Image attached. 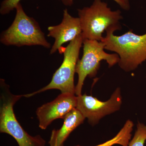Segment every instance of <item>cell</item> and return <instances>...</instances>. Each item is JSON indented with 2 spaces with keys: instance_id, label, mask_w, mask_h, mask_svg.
<instances>
[{
  "instance_id": "cell-11",
  "label": "cell",
  "mask_w": 146,
  "mask_h": 146,
  "mask_svg": "<svg viewBox=\"0 0 146 146\" xmlns=\"http://www.w3.org/2000/svg\"><path fill=\"white\" fill-rule=\"evenodd\" d=\"M133 126L134 124L132 121L127 120L121 129L115 137L103 143L94 146H113L116 145L128 146L131 139V132L133 131Z\"/></svg>"
},
{
  "instance_id": "cell-2",
  "label": "cell",
  "mask_w": 146,
  "mask_h": 146,
  "mask_svg": "<svg viewBox=\"0 0 146 146\" xmlns=\"http://www.w3.org/2000/svg\"><path fill=\"white\" fill-rule=\"evenodd\" d=\"M23 95H14L4 80L0 81V132L7 133L16 140L19 146H45V140L37 135L31 136L18 122L13 106Z\"/></svg>"
},
{
  "instance_id": "cell-9",
  "label": "cell",
  "mask_w": 146,
  "mask_h": 146,
  "mask_svg": "<svg viewBox=\"0 0 146 146\" xmlns=\"http://www.w3.org/2000/svg\"><path fill=\"white\" fill-rule=\"evenodd\" d=\"M48 31V36L55 39L50 54L54 53L57 50L60 51L63 44L74 40L82 32L79 18L72 17L69 14L67 9L63 11V19L61 23L49 27Z\"/></svg>"
},
{
  "instance_id": "cell-10",
  "label": "cell",
  "mask_w": 146,
  "mask_h": 146,
  "mask_svg": "<svg viewBox=\"0 0 146 146\" xmlns=\"http://www.w3.org/2000/svg\"><path fill=\"white\" fill-rule=\"evenodd\" d=\"M85 118L75 108L68 113L63 119L64 122L59 129H54L52 132L48 143L50 146H64V143L70 133L84 121Z\"/></svg>"
},
{
  "instance_id": "cell-8",
  "label": "cell",
  "mask_w": 146,
  "mask_h": 146,
  "mask_svg": "<svg viewBox=\"0 0 146 146\" xmlns=\"http://www.w3.org/2000/svg\"><path fill=\"white\" fill-rule=\"evenodd\" d=\"M77 102L75 94L61 93L52 101L38 108L36 114L39 127L44 130L54 120L64 119L68 113L76 108Z\"/></svg>"
},
{
  "instance_id": "cell-7",
  "label": "cell",
  "mask_w": 146,
  "mask_h": 146,
  "mask_svg": "<svg viewBox=\"0 0 146 146\" xmlns=\"http://www.w3.org/2000/svg\"><path fill=\"white\" fill-rule=\"evenodd\" d=\"M76 108L84 117L87 118L89 124L94 126L98 123L102 118L118 111L122 102L119 88H117L110 99L102 102L96 98L86 94L77 96Z\"/></svg>"
},
{
  "instance_id": "cell-4",
  "label": "cell",
  "mask_w": 146,
  "mask_h": 146,
  "mask_svg": "<svg viewBox=\"0 0 146 146\" xmlns=\"http://www.w3.org/2000/svg\"><path fill=\"white\" fill-rule=\"evenodd\" d=\"M14 21L7 30L2 33L1 42L6 46H35L49 48L50 44L45 37L38 23L26 14L21 3L16 6Z\"/></svg>"
},
{
  "instance_id": "cell-1",
  "label": "cell",
  "mask_w": 146,
  "mask_h": 146,
  "mask_svg": "<svg viewBox=\"0 0 146 146\" xmlns=\"http://www.w3.org/2000/svg\"><path fill=\"white\" fill-rule=\"evenodd\" d=\"M121 26L112 27L106 31L101 42L105 49L116 52L119 57V66L125 72L134 70L146 60V33L138 35L132 30L121 36L114 35Z\"/></svg>"
},
{
  "instance_id": "cell-14",
  "label": "cell",
  "mask_w": 146,
  "mask_h": 146,
  "mask_svg": "<svg viewBox=\"0 0 146 146\" xmlns=\"http://www.w3.org/2000/svg\"><path fill=\"white\" fill-rule=\"evenodd\" d=\"M117 3L120 7L125 10H129L130 5L129 0H113Z\"/></svg>"
},
{
  "instance_id": "cell-6",
  "label": "cell",
  "mask_w": 146,
  "mask_h": 146,
  "mask_svg": "<svg viewBox=\"0 0 146 146\" xmlns=\"http://www.w3.org/2000/svg\"><path fill=\"white\" fill-rule=\"evenodd\" d=\"M83 53L81 59H79L76 67V73L78 76L76 86L77 96L82 95L84 82L86 77L96 76L99 69L100 63L106 60L109 68L119 63V57L117 54H109L104 51L105 45L101 41L84 39Z\"/></svg>"
},
{
  "instance_id": "cell-3",
  "label": "cell",
  "mask_w": 146,
  "mask_h": 146,
  "mask_svg": "<svg viewBox=\"0 0 146 146\" xmlns=\"http://www.w3.org/2000/svg\"><path fill=\"white\" fill-rule=\"evenodd\" d=\"M82 35L84 39L101 41L105 31L112 27L121 26L123 19L119 10L112 11L107 3L94 0L89 7L78 9Z\"/></svg>"
},
{
  "instance_id": "cell-13",
  "label": "cell",
  "mask_w": 146,
  "mask_h": 146,
  "mask_svg": "<svg viewBox=\"0 0 146 146\" xmlns=\"http://www.w3.org/2000/svg\"><path fill=\"white\" fill-rule=\"evenodd\" d=\"M21 0H4L2 3L0 12L2 15L7 14L16 9Z\"/></svg>"
},
{
  "instance_id": "cell-12",
  "label": "cell",
  "mask_w": 146,
  "mask_h": 146,
  "mask_svg": "<svg viewBox=\"0 0 146 146\" xmlns=\"http://www.w3.org/2000/svg\"><path fill=\"white\" fill-rule=\"evenodd\" d=\"M146 141V125L138 122L137 129L128 146H144Z\"/></svg>"
},
{
  "instance_id": "cell-5",
  "label": "cell",
  "mask_w": 146,
  "mask_h": 146,
  "mask_svg": "<svg viewBox=\"0 0 146 146\" xmlns=\"http://www.w3.org/2000/svg\"><path fill=\"white\" fill-rule=\"evenodd\" d=\"M83 43V38L81 33L70 42L67 47H63L59 52L60 53H63L64 55L63 63L54 74L50 82L38 91L24 95V97L30 98L50 89H58L62 94H75L74 76Z\"/></svg>"
}]
</instances>
